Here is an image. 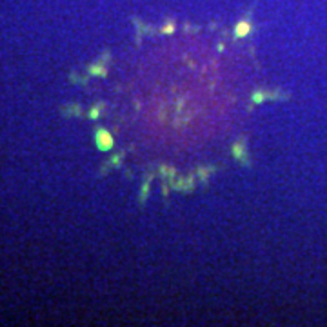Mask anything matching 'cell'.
<instances>
[{
	"instance_id": "cell-1",
	"label": "cell",
	"mask_w": 327,
	"mask_h": 327,
	"mask_svg": "<svg viewBox=\"0 0 327 327\" xmlns=\"http://www.w3.org/2000/svg\"><path fill=\"white\" fill-rule=\"evenodd\" d=\"M96 145H98L102 151L111 149L113 138H111V135H109L107 131H104V129H98V131H96Z\"/></svg>"
},
{
	"instance_id": "cell-2",
	"label": "cell",
	"mask_w": 327,
	"mask_h": 327,
	"mask_svg": "<svg viewBox=\"0 0 327 327\" xmlns=\"http://www.w3.org/2000/svg\"><path fill=\"white\" fill-rule=\"evenodd\" d=\"M249 31H251V24H249V22H240V24L236 26L234 35L236 36H245V35H249Z\"/></svg>"
}]
</instances>
